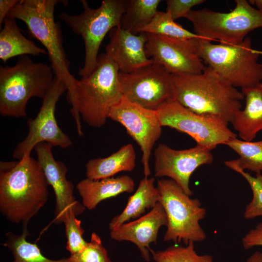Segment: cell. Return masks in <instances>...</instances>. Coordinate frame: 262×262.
Returning a JSON list of instances; mask_svg holds the SVG:
<instances>
[{
    "label": "cell",
    "instance_id": "6da1fadb",
    "mask_svg": "<svg viewBox=\"0 0 262 262\" xmlns=\"http://www.w3.org/2000/svg\"><path fill=\"white\" fill-rule=\"evenodd\" d=\"M68 1L58 0H19L7 16L17 19L26 25L29 35L45 47L55 76L67 89V99L75 122L81 119L77 109L76 85L78 80L69 71V62L63 44L61 26L54 19V10L59 3Z\"/></svg>",
    "mask_w": 262,
    "mask_h": 262
},
{
    "label": "cell",
    "instance_id": "7a4b0ae2",
    "mask_svg": "<svg viewBox=\"0 0 262 262\" xmlns=\"http://www.w3.org/2000/svg\"><path fill=\"white\" fill-rule=\"evenodd\" d=\"M49 184L38 161L31 156L0 172V211L10 222L27 229L30 221L45 206Z\"/></svg>",
    "mask_w": 262,
    "mask_h": 262
},
{
    "label": "cell",
    "instance_id": "3957f363",
    "mask_svg": "<svg viewBox=\"0 0 262 262\" xmlns=\"http://www.w3.org/2000/svg\"><path fill=\"white\" fill-rule=\"evenodd\" d=\"M173 99L198 114L219 116L229 122L241 110L242 92L211 67L200 73L172 75Z\"/></svg>",
    "mask_w": 262,
    "mask_h": 262
},
{
    "label": "cell",
    "instance_id": "277c9868",
    "mask_svg": "<svg viewBox=\"0 0 262 262\" xmlns=\"http://www.w3.org/2000/svg\"><path fill=\"white\" fill-rule=\"evenodd\" d=\"M55 76L50 66L20 56L12 66L0 67V114L5 117L27 116L26 106L33 97L43 99Z\"/></svg>",
    "mask_w": 262,
    "mask_h": 262
},
{
    "label": "cell",
    "instance_id": "5b68a950",
    "mask_svg": "<svg viewBox=\"0 0 262 262\" xmlns=\"http://www.w3.org/2000/svg\"><path fill=\"white\" fill-rule=\"evenodd\" d=\"M119 73L113 59L106 53H102L94 71L88 76L78 80L77 109L81 119L89 126H103L111 108L123 98Z\"/></svg>",
    "mask_w": 262,
    "mask_h": 262
},
{
    "label": "cell",
    "instance_id": "8992f818",
    "mask_svg": "<svg viewBox=\"0 0 262 262\" xmlns=\"http://www.w3.org/2000/svg\"><path fill=\"white\" fill-rule=\"evenodd\" d=\"M251 1L257 8L246 0H236L234 8L229 12L204 7L192 10L185 18L191 22L194 33L200 38L237 45L250 32L262 28V0Z\"/></svg>",
    "mask_w": 262,
    "mask_h": 262
},
{
    "label": "cell",
    "instance_id": "52a82bcc",
    "mask_svg": "<svg viewBox=\"0 0 262 262\" xmlns=\"http://www.w3.org/2000/svg\"><path fill=\"white\" fill-rule=\"evenodd\" d=\"M197 50L206 66L236 88H250L262 81V64L258 62L262 51L252 48L248 37L237 45L214 44L199 38Z\"/></svg>",
    "mask_w": 262,
    "mask_h": 262
},
{
    "label": "cell",
    "instance_id": "ba28073f",
    "mask_svg": "<svg viewBox=\"0 0 262 262\" xmlns=\"http://www.w3.org/2000/svg\"><path fill=\"white\" fill-rule=\"evenodd\" d=\"M81 2L83 9L81 13L71 15L64 12L59 17L83 40L84 62L82 67L80 68L79 74L84 77L88 76L96 68L98 50L107 33L113 29L120 27L128 0H104L97 8H91L85 0Z\"/></svg>",
    "mask_w": 262,
    "mask_h": 262
},
{
    "label": "cell",
    "instance_id": "9c48e42d",
    "mask_svg": "<svg viewBox=\"0 0 262 262\" xmlns=\"http://www.w3.org/2000/svg\"><path fill=\"white\" fill-rule=\"evenodd\" d=\"M157 185L167 219L164 241L187 245L205 240L207 236L199 221L205 218L206 211L200 200L190 198L171 179L159 180Z\"/></svg>",
    "mask_w": 262,
    "mask_h": 262
},
{
    "label": "cell",
    "instance_id": "30bf717a",
    "mask_svg": "<svg viewBox=\"0 0 262 262\" xmlns=\"http://www.w3.org/2000/svg\"><path fill=\"white\" fill-rule=\"evenodd\" d=\"M156 112L162 127H168L185 133L196 145L211 151L217 145L226 144L237 135L228 127L227 120L211 114H198L174 99L161 106Z\"/></svg>",
    "mask_w": 262,
    "mask_h": 262
},
{
    "label": "cell",
    "instance_id": "8fae6325",
    "mask_svg": "<svg viewBox=\"0 0 262 262\" xmlns=\"http://www.w3.org/2000/svg\"><path fill=\"white\" fill-rule=\"evenodd\" d=\"M66 91L67 89L65 84L55 77L52 85L42 99V103L36 116L28 119V133L15 148L12 154L14 158L20 160L30 156L35 146L42 142L63 148H67L72 144L69 137L58 125L55 116L57 103Z\"/></svg>",
    "mask_w": 262,
    "mask_h": 262
},
{
    "label": "cell",
    "instance_id": "7c38bea8",
    "mask_svg": "<svg viewBox=\"0 0 262 262\" xmlns=\"http://www.w3.org/2000/svg\"><path fill=\"white\" fill-rule=\"evenodd\" d=\"M118 80L123 97L144 108L156 110L173 99L172 74L154 61L131 72H119Z\"/></svg>",
    "mask_w": 262,
    "mask_h": 262
},
{
    "label": "cell",
    "instance_id": "4fadbf2b",
    "mask_svg": "<svg viewBox=\"0 0 262 262\" xmlns=\"http://www.w3.org/2000/svg\"><path fill=\"white\" fill-rule=\"evenodd\" d=\"M108 118L122 125L140 147L145 177L150 174L152 149L160 138L162 126L156 110L144 108L123 97L110 110Z\"/></svg>",
    "mask_w": 262,
    "mask_h": 262
},
{
    "label": "cell",
    "instance_id": "5bb4252c",
    "mask_svg": "<svg viewBox=\"0 0 262 262\" xmlns=\"http://www.w3.org/2000/svg\"><path fill=\"white\" fill-rule=\"evenodd\" d=\"M147 35V56L171 74H199L205 69L206 66L198 54L199 38L180 39L155 34Z\"/></svg>",
    "mask_w": 262,
    "mask_h": 262
},
{
    "label": "cell",
    "instance_id": "9a60e30c",
    "mask_svg": "<svg viewBox=\"0 0 262 262\" xmlns=\"http://www.w3.org/2000/svg\"><path fill=\"white\" fill-rule=\"evenodd\" d=\"M154 175L173 180L189 196L192 192L189 186L192 174L200 166L213 161L211 151L196 145L190 148L177 150L161 143L155 149Z\"/></svg>",
    "mask_w": 262,
    "mask_h": 262
},
{
    "label": "cell",
    "instance_id": "2e32d148",
    "mask_svg": "<svg viewBox=\"0 0 262 262\" xmlns=\"http://www.w3.org/2000/svg\"><path fill=\"white\" fill-rule=\"evenodd\" d=\"M52 147L50 144L42 142L33 149L48 183L54 191L56 204L53 223L59 225L71 213L76 216L80 215L86 208L74 196V185L66 177L67 167L63 162L55 160Z\"/></svg>",
    "mask_w": 262,
    "mask_h": 262
},
{
    "label": "cell",
    "instance_id": "e0dca14e",
    "mask_svg": "<svg viewBox=\"0 0 262 262\" xmlns=\"http://www.w3.org/2000/svg\"><path fill=\"white\" fill-rule=\"evenodd\" d=\"M106 53L117 65L119 72L129 73L148 65L153 61L146 54L147 33L134 34L121 27L110 31Z\"/></svg>",
    "mask_w": 262,
    "mask_h": 262
},
{
    "label": "cell",
    "instance_id": "ac0fdd59",
    "mask_svg": "<svg viewBox=\"0 0 262 262\" xmlns=\"http://www.w3.org/2000/svg\"><path fill=\"white\" fill-rule=\"evenodd\" d=\"M167 219L162 203L159 201L145 215L134 221L125 223L110 230L111 238L117 241H128L139 249L146 261H149L151 243H156L158 231L167 226Z\"/></svg>",
    "mask_w": 262,
    "mask_h": 262
},
{
    "label": "cell",
    "instance_id": "d6986e66",
    "mask_svg": "<svg viewBox=\"0 0 262 262\" xmlns=\"http://www.w3.org/2000/svg\"><path fill=\"white\" fill-rule=\"evenodd\" d=\"M135 183L129 176L110 177L100 180L86 178L79 181L76 188L82 204L88 210L95 209L102 200L123 193L133 191Z\"/></svg>",
    "mask_w": 262,
    "mask_h": 262
},
{
    "label": "cell",
    "instance_id": "ffe728a7",
    "mask_svg": "<svg viewBox=\"0 0 262 262\" xmlns=\"http://www.w3.org/2000/svg\"><path fill=\"white\" fill-rule=\"evenodd\" d=\"M241 92L245 107L235 114L230 122L242 140L250 142L262 130V83Z\"/></svg>",
    "mask_w": 262,
    "mask_h": 262
},
{
    "label": "cell",
    "instance_id": "44dd1931",
    "mask_svg": "<svg viewBox=\"0 0 262 262\" xmlns=\"http://www.w3.org/2000/svg\"><path fill=\"white\" fill-rule=\"evenodd\" d=\"M136 153L133 145L128 144L105 158L89 160L86 164L87 178L100 180L113 177L122 171H131L136 166Z\"/></svg>",
    "mask_w": 262,
    "mask_h": 262
},
{
    "label": "cell",
    "instance_id": "7402d4cb",
    "mask_svg": "<svg viewBox=\"0 0 262 262\" xmlns=\"http://www.w3.org/2000/svg\"><path fill=\"white\" fill-rule=\"evenodd\" d=\"M46 54L45 49L39 47L24 36L16 19L6 17L0 32V59L3 63L17 56H40Z\"/></svg>",
    "mask_w": 262,
    "mask_h": 262
},
{
    "label": "cell",
    "instance_id": "603a6c76",
    "mask_svg": "<svg viewBox=\"0 0 262 262\" xmlns=\"http://www.w3.org/2000/svg\"><path fill=\"white\" fill-rule=\"evenodd\" d=\"M155 178L145 177L142 179L135 193L128 199L123 212L113 218L109 224L110 230L131 219L140 217L146 209L152 208L160 201V195L154 186Z\"/></svg>",
    "mask_w": 262,
    "mask_h": 262
},
{
    "label": "cell",
    "instance_id": "cb8c5ba5",
    "mask_svg": "<svg viewBox=\"0 0 262 262\" xmlns=\"http://www.w3.org/2000/svg\"><path fill=\"white\" fill-rule=\"evenodd\" d=\"M239 156L234 160L225 162V165L234 170L245 169L257 173L262 171V140L257 142H248L233 138L226 144Z\"/></svg>",
    "mask_w": 262,
    "mask_h": 262
},
{
    "label": "cell",
    "instance_id": "d4e9b609",
    "mask_svg": "<svg viewBox=\"0 0 262 262\" xmlns=\"http://www.w3.org/2000/svg\"><path fill=\"white\" fill-rule=\"evenodd\" d=\"M161 2V0H128L120 27L134 34L141 33L158 12Z\"/></svg>",
    "mask_w": 262,
    "mask_h": 262
},
{
    "label": "cell",
    "instance_id": "484cf974",
    "mask_svg": "<svg viewBox=\"0 0 262 262\" xmlns=\"http://www.w3.org/2000/svg\"><path fill=\"white\" fill-rule=\"evenodd\" d=\"M29 233L27 229H23L21 234L12 232L5 234L3 246L11 252L13 260L12 262H69L68 258L51 260L44 256L38 246L27 240Z\"/></svg>",
    "mask_w": 262,
    "mask_h": 262
},
{
    "label": "cell",
    "instance_id": "4316f807",
    "mask_svg": "<svg viewBox=\"0 0 262 262\" xmlns=\"http://www.w3.org/2000/svg\"><path fill=\"white\" fill-rule=\"evenodd\" d=\"M142 33L180 39L200 38L195 33L176 23L169 12L166 11L165 12L158 11L149 24L143 29Z\"/></svg>",
    "mask_w": 262,
    "mask_h": 262
},
{
    "label": "cell",
    "instance_id": "83f0119b",
    "mask_svg": "<svg viewBox=\"0 0 262 262\" xmlns=\"http://www.w3.org/2000/svg\"><path fill=\"white\" fill-rule=\"evenodd\" d=\"M150 252L156 262H214L210 255H198L193 242L185 246L174 245L164 250L154 251L151 249Z\"/></svg>",
    "mask_w": 262,
    "mask_h": 262
},
{
    "label": "cell",
    "instance_id": "f1b7e54d",
    "mask_svg": "<svg viewBox=\"0 0 262 262\" xmlns=\"http://www.w3.org/2000/svg\"><path fill=\"white\" fill-rule=\"evenodd\" d=\"M69 262H112L100 237L93 232L90 241L81 251L70 254Z\"/></svg>",
    "mask_w": 262,
    "mask_h": 262
},
{
    "label": "cell",
    "instance_id": "f546056e",
    "mask_svg": "<svg viewBox=\"0 0 262 262\" xmlns=\"http://www.w3.org/2000/svg\"><path fill=\"white\" fill-rule=\"evenodd\" d=\"M249 184L252 193V200L246 207L244 213L245 219H250L262 216V175L261 173H257L255 177L240 169H235Z\"/></svg>",
    "mask_w": 262,
    "mask_h": 262
},
{
    "label": "cell",
    "instance_id": "4dcf8cb0",
    "mask_svg": "<svg viewBox=\"0 0 262 262\" xmlns=\"http://www.w3.org/2000/svg\"><path fill=\"white\" fill-rule=\"evenodd\" d=\"M63 223L67 239L66 249L70 254L78 252L88 243L82 237L84 230L81 226V221L74 213H71L66 217Z\"/></svg>",
    "mask_w": 262,
    "mask_h": 262
},
{
    "label": "cell",
    "instance_id": "1f68e13d",
    "mask_svg": "<svg viewBox=\"0 0 262 262\" xmlns=\"http://www.w3.org/2000/svg\"><path fill=\"white\" fill-rule=\"evenodd\" d=\"M205 1V0H167L166 1V11L169 12L175 20L180 17H185L193 7Z\"/></svg>",
    "mask_w": 262,
    "mask_h": 262
},
{
    "label": "cell",
    "instance_id": "d6a6232c",
    "mask_svg": "<svg viewBox=\"0 0 262 262\" xmlns=\"http://www.w3.org/2000/svg\"><path fill=\"white\" fill-rule=\"evenodd\" d=\"M242 243L246 250L256 246H262V222L248 231L243 237Z\"/></svg>",
    "mask_w": 262,
    "mask_h": 262
},
{
    "label": "cell",
    "instance_id": "836d02e7",
    "mask_svg": "<svg viewBox=\"0 0 262 262\" xmlns=\"http://www.w3.org/2000/svg\"><path fill=\"white\" fill-rule=\"evenodd\" d=\"M19 0H0V27L7 16L12 8L18 2Z\"/></svg>",
    "mask_w": 262,
    "mask_h": 262
},
{
    "label": "cell",
    "instance_id": "e575fe53",
    "mask_svg": "<svg viewBox=\"0 0 262 262\" xmlns=\"http://www.w3.org/2000/svg\"><path fill=\"white\" fill-rule=\"evenodd\" d=\"M17 161L3 162L0 163V172L10 170L16 164Z\"/></svg>",
    "mask_w": 262,
    "mask_h": 262
},
{
    "label": "cell",
    "instance_id": "d590c367",
    "mask_svg": "<svg viewBox=\"0 0 262 262\" xmlns=\"http://www.w3.org/2000/svg\"><path fill=\"white\" fill-rule=\"evenodd\" d=\"M246 262H262V253L256 251L246 260Z\"/></svg>",
    "mask_w": 262,
    "mask_h": 262
}]
</instances>
